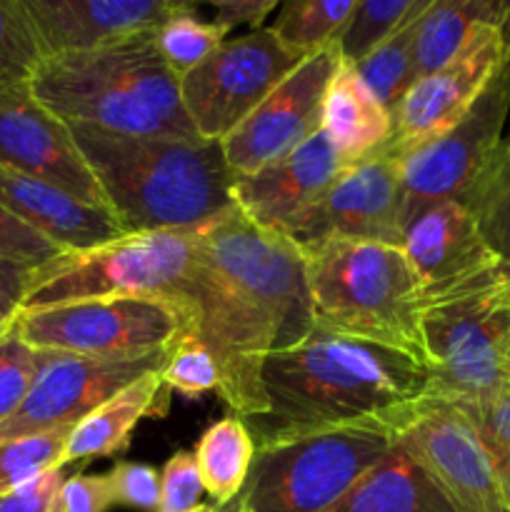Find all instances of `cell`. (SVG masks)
Here are the masks:
<instances>
[{"mask_svg": "<svg viewBox=\"0 0 510 512\" xmlns=\"http://www.w3.org/2000/svg\"><path fill=\"white\" fill-rule=\"evenodd\" d=\"M108 475L113 503L120 508L158 512L160 508V473L153 465L118 463Z\"/></svg>", "mask_w": 510, "mask_h": 512, "instance_id": "38", "label": "cell"}, {"mask_svg": "<svg viewBox=\"0 0 510 512\" xmlns=\"http://www.w3.org/2000/svg\"><path fill=\"white\" fill-rule=\"evenodd\" d=\"M278 8V0H218V3H213V23L220 25L228 35L230 30L240 28V25H250V30H260L265 18Z\"/></svg>", "mask_w": 510, "mask_h": 512, "instance_id": "42", "label": "cell"}, {"mask_svg": "<svg viewBox=\"0 0 510 512\" xmlns=\"http://www.w3.org/2000/svg\"><path fill=\"white\" fill-rule=\"evenodd\" d=\"M225 40H228V33L220 25L198 18L193 5L183 8L173 18L165 20L158 30H153L155 50L178 78L203 65Z\"/></svg>", "mask_w": 510, "mask_h": 512, "instance_id": "30", "label": "cell"}, {"mask_svg": "<svg viewBox=\"0 0 510 512\" xmlns=\"http://www.w3.org/2000/svg\"><path fill=\"white\" fill-rule=\"evenodd\" d=\"M338 63V45L303 58L243 123L220 140L225 163L235 178L268 168L318 133L325 90Z\"/></svg>", "mask_w": 510, "mask_h": 512, "instance_id": "16", "label": "cell"}, {"mask_svg": "<svg viewBox=\"0 0 510 512\" xmlns=\"http://www.w3.org/2000/svg\"><path fill=\"white\" fill-rule=\"evenodd\" d=\"M58 255H63L58 245H53L48 238L35 233L30 225H25L23 220L15 218L10 210L0 205V260L40 268V265L50 263Z\"/></svg>", "mask_w": 510, "mask_h": 512, "instance_id": "39", "label": "cell"}, {"mask_svg": "<svg viewBox=\"0 0 510 512\" xmlns=\"http://www.w3.org/2000/svg\"><path fill=\"white\" fill-rule=\"evenodd\" d=\"M0 165L110 210L70 125L35 98L30 83L0 88Z\"/></svg>", "mask_w": 510, "mask_h": 512, "instance_id": "17", "label": "cell"}, {"mask_svg": "<svg viewBox=\"0 0 510 512\" xmlns=\"http://www.w3.org/2000/svg\"><path fill=\"white\" fill-rule=\"evenodd\" d=\"M403 178L400 158L388 148L355 165H345L323 198L280 233L298 248L330 238L403 243Z\"/></svg>", "mask_w": 510, "mask_h": 512, "instance_id": "13", "label": "cell"}, {"mask_svg": "<svg viewBox=\"0 0 510 512\" xmlns=\"http://www.w3.org/2000/svg\"><path fill=\"white\" fill-rule=\"evenodd\" d=\"M63 478V468L40 475L38 480L20 488L18 493L0 500V512H48L50 500H53L55 490L63 483Z\"/></svg>", "mask_w": 510, "mask_h": 512, "instance_id": "43", "label": "cell"}, {"mask_svg": "<svg viewBox=\"0 0 510 512\" xmlns=\"http://www.w3.org/2000/svg\"><path fill=\"white\" fill-rule=\"evenodd\" d=\"M358 0H290L278 8L270 33L298 55L338 45Z\"/></svg>", "mask_w": 510, "mask_h": 512, "instance_id": "28", "label": "cell"}, {"mask_svg": "<svg viewBox=\"0 0 510 512\" xmlns=\"http://www.w3.org/2000/svg\"><path fill=\"white\" fill-rule=\"evenodd\" d=\"M70 130L125 233H193L235 208V175L218 140Z\"/></svg>", "mask_w": 510, "mask_h": 512, "instance_id": "2", "label": "cell"}, {"mask_svg": "<svg viewBox=\"0 0 510 512\" xmlns=\"http://www.w3.org/2000/svg\"><path fill=\"white\" fill-rule=\"evenodd\" d=\"M163 390L183 395V398H200L205 393H218L220 368L203 340L188 333L170 350L168 360L160 368Z\"/></svg>", "mask_w": 510, "mask_h": 512, "instance_id": "35", "label": "cell"}, {"mask_svg": "<svg viewBox=\"0 0 510 512\" xmlns=\"http://www.w3.org/2000/svg\"><path fill=\"white\" fill-rule=\"evenodd\" d=\"M505 512H508V510H505Z\"/></svg>", "mask_w": 510, "mask_h": 512, "instance_id": "45", "label": "cell"}, {"mask_svg": "<svg viewBox=\"0 0 510 512\" xmlns=\"http://www.w3.org/2000/svg\"><path fill=\"white\" fill-rule=\"evenodd\" d=\"M460 203L473 213L485 243L510 270V135Z\"/></svg>", "mask_w": 510, "mask_h": 512, "instance_id": "29", "label": "cell"}, {"mask_svg": "<svg viewBox=\"0 0 510 512\" xmlns=\"http://www.w3.org/2000/svg\"><path fill=\"white\" fill-rule=\"evenodd\" d=\"M325 512H458L438 485L393 445L343 498Z\"/></svg>", "mask_w": 510, "mask_h": 512, "instance_id": "24", "label": "cell"}, {"mask_svg": "<svg viewBox=\"0 0 510 512\" xmlns=\"http://www.w3.org/2000/svg\"><path fill=\"white\" fill-rule=\"evenodd\" d=\"M45 48L25 0H0V88L30 83Z\"/></svg>", "mask_w": 510, "mask_h": 512, "instance_id": "32", "label": "cell"}, {"mask_svg": "<svg viewBox=\"0 0 510 512\" xmlns=\"http://www.w3.org/2000/svg\"><path fill=\"white\" fill-rule=\"evenodd\" d=\"M0 205L58 245L63 253L98 248L123 238L125 228L110 210L95 208L43 180L0 165Z\"/></svg>", "mask_w": 510, "mask_h": 512, "instance_id": "21", "label": "cell"}, {"mask_svg": "<svg viewBox=\"0 0 510 512\" xmlns=\"http://www.w3.org/2000/svg\"><path fill=\"white\" fill-rule=\"evenodd\" d=\"M415 3L418 0H358L338 40L340 60L348 65L360 63L403 23Z\"/></svg>", "mask_w": 510, "mask_h": 512, "instance_id": "33", "label": "cell"}, {"mask_svg": "<svg viewBox=\"0 0 510 512\" xmlns=\"http://www.w3.org/2000/svg\"><path fill=\"white\" fill-rule=\"evenodd\" d=\"M430 395L473 403L510 388V278L423 300Z\"/></svg>", "mask_w": 510, "mask_h": 512, "instance_id": "7", "label": "cell"}, {"mask_svg": "<svg viewBox=\"0 0 510 512\" xmlns=\"http://www.w3.org/2000/svg\"><path fill=\"white\" fill-rule=\"evenodd\" d=\"M510 55V20L483 25L468 45L435 73L415 80L393 113L388 153L410 150L448 133L483 95Z\"/></svg>", "mask_w": 510, "mask_h": 512, "instance_id": "15", "label": "cell"}, {"mask_svg": "<svg viewBox=\"0 0 510 512\" xmlns=\"http://www.w3.org/2000/svg\"><path fill=\"white\" fill-rule=\"evenodd\" d=\"M38 363L40 353L15 328L0 338V425L8 423L25 403L38 375Z\"/></svg>", "mask_w": 510, "mask_h": 512, "instance_id": "36", "label": "cell"}, {"mask_svg": "<svg viewBox=\"0 0 510 512\" xmlns=\"http://www.w3.org/2000/svg\"><path fill=\"white\" fill-rule=\"evenodd\" d=\"M505 20L503 0H430L415 28V80L448 65L483 25Z\"/></svg>", "mask_w": 510, "mask_h": 512, "instance_id": "25", "label": "cell"}, {"mask_svg": "<svg viewBox=\"0 0 510 512\" xmlns=\"http://www.w3.org/2000/svg\"><path fill=\"white\" fill-rule=\"evenodd\" d=\"M188 5L178 0H25L45 58L148 35Z\"/></svg>", "mask_w": 510, "mask_h": 512, "instance_id": "19", "label": "cell"}, {"mask_svg": "<svg viewBox=\"0 0 510 512\" xmlns=\"http://www.w3.org/2000/svg\"><path fill=\"white\" fill-rule=\"evenodd\" d=\"M170 350L145 358H88L38 350L40 363L33 388L18 413L0 425V440L75 428L115 393L163 368Z\"/></svg>", "mask_w": 510, "mask_h": 512, "instance_id": "14", "label": "cell"}, {"mask_svg": "<svg viewBox=\"0 0 510 512\" xmlns=\"http://www.w3.org/2000/svg\"><path fill=\"white\" fill-rule=\"evenodd\" d=\"M300 250L315 325L423 360V288L400 245L330 238Z\"/></svg>", "mask_w": 510, "mask_h": 512, "instance_id": "4", "label": "cell"}, {"mask_svg": "<svg viewBox=\"0 0 510 512\" xmlns=\"http://www.w3.org/2000/svg\"><path fill=\"white\" fill-rule=\"evenodd\" d=\"M345 163L323 130L303 145L253 175L235 178V208L260 228L280 233L290 220L303 215L323 198Z\"/></svg>", "mask_w": 510, "mask_h": 512, "instance_id": "20", "label": "cell"}, {"mask_svg": "<svg viewBox=\"0 0 510 512\" xmlns=\"http://www.w3.org/2000/svg\"><path fill=\"white\" fill-rule=\"evenodd\" d=\"M268 413L248 420L255 443L278 435L383 423L398 433L430 395L423 360L390 345L315 325L263 368Z\"/></svg>", "mask_w": 510, "mask_h": 512, "instance_id": "1", "label": "cell"}, {"mask_svg": "<svg viewBox=\"0 0 510 512\" xmlns=\"http://www.w3.org/2000/svg\"><path fill=\"white\" fill-rule=\"evenodd\" d=\"M33 275L35 265L0 260V338L15 328V320L23 313Z\"/></svg>", "mask_w": 510, "mask_h": 512, "instance_id": "41", "label": "cell"}, {"mask_svg": "<svg viewBox=\"0 0 510 512\" xmlns=\"http://www.w3.org/2000/svg\"><path fill=\"white\" fill-rule=\"evenodd\" d=\"M15 330L40 353L145 358L193 333L183 308L163 298H103L23 310Z\"/></svg>", "mask_w": 510, "mask_h": 512, "instance_id": "9", "label": "cell"}, {"mask_svg": "<svg viewBox=\"0 0 510 512\" xmlns=\"http://www.w3.org/2000/svg\"><path fill=\"white\" fill-rule=\"evenodd\" d=\"M393 445L395 430L383 423L260 440L248 483L228 512H325Z\"/></svg>", "mask_w": 510, "mask_h": 512, "instance_id": "5", "label": "cell"}, {"mask_svg": "<svg viewBox=\"0 0 510 512\" xmlns=\"http://www.w3.org/2000/svg\"><path fill=\"white\" fill-rule=\"evenodd\" d=\"M400 248L418 275L423 300L510 278L508 265L485 243L473 213L458 200L410 218Z\"/></svg>", "mask_w": 510, "mask_h": 512, "instance_id": "18", "label": "cell"}, {"mask_svg": "<svg viewBox=\"0 0 510 512\" xmlns=\"http://www.w3.org/2000/svg\"><path fill=\"white\" fill-rule=\"evenodd\" d=\"M395 445L458 512H505L488 450L458 403L428 395L395 433Z\"/></svg>", "mask_w": 510, "mask_h": 512, "instance_id": "12", "label": "cell"}, {"mask_svg": "<svg viewBox=\"0 0 510 512\" xmlns=\"http://www.w3.org/2000/svg\"><path fill=\"white\" fill-rule=\"evenodd\" d=\"M193 263V233H128L35 268L23 310L103 298H163L188 313Z\"/></svg>", "mask_w": 510, "mask_h": 512, "instance_id": "6", "label": "cell"}, {"mask_svg": "<svg viewBox=\"0 0 510 512\" xmlns=\"http://www.w3.org/2000/svg\"><path fill=\"white\" fill-rule=\"evenodd\" d=\"M193 455L215 508H230L243 493L255 460V440L248 425L235 415L218 420L200 435Z\"/></svg>", "mask_w": 510, "mask_h": 512, "instance_id": "26", "label": "cell"}, {"mask_svg": "<svg viewBox=\"0 0 510 512\" xmlns=\"http://www.w3.org/2000/svg\"><path fill=\"white\" fill-rule=\"evenodd\" d=\"M205 488L200 480L195 455L178 450L160 470V508L158 512H193L200 505Z\"/></svg>", "mask_w": 510, "mask_h": 512, "instance_id": "37", "label": "cell"}, {"mask_svg": "<svg viewBox=\"0 0 510 512\" xmlns=\"http://www.w3.org/2000/svg\"><path fill=\"white\" fill-rule=\"evenodd\" d=\"M195 248L243 295L275 335V350L293 348L315 328L303 250L283 233L260 228L238 208L193 230ZM273 350V353H275Z\"/></svg>", "mask_w": 510, "mask_h": 512, "instance_id": "8", "label": "cell"}, {"mask_svg": "<svg viewBox=\"0 0 510 512\" xmlns=\"http://www.w3.org/2000/svg\"><path fill=\"white\" fill-rule=\"evenodd\" d=\"M320 130L345 165H355L388 148L393 115L365 88L353 65L340 60L323 98Z\"/></svg>", "mask_w": 510, "mask_h": 512, "instance_id": "22", "label": "cell"}, {"mask_svg": "<svg viewBox=\"0 0 510 512\" xmlns=\"http://www.w3.org/2000/svg\"><path fill=\"white\" fill-rule=\"evenodd\" d=\"M193 512H225V510L215 508V505H203V503H200V505H198V508H195Z\"/></svg>", "mask_w": 510, "mask_h": 512, "instance_id": "44", "label": "cell"}, {"mask_svg": "<svg viewBox=\"0 0 510 512\" xmlns=\"http://www.w3.org/2000/svg\"><path fill=\"white\" fill-rule=\"evenodd\" d=\"M458 405L478 428L480 440L488 450L490 465H493L503 508L510 512V388L498 395H490V398Z\"/></svg>", "mask_w": 510, "mask_h": 512, "instance_id": "34", "label": "cell"}, {"mask_svg": "<svg viewBox=\"0 0 510 512\" xmlns=\"http://www.w3.org/2000/svg\"><path fill=\"white\" fill-rule=\"evenodd\" d=\"M308 55L285 48L270 28L228 38L203 65L180 78L185 113L203 140H223Z\"/></svg>", "mask_w": 510, "mask_h": 512, "instance_id": "10", "label": "cell"}, {"mask_svg": "<svg viewBox=\"0 0 510 512\" xmlns=\"http://www.w3.org/2000/svg\"><path fill=\"white\" fill-rule=\"evenodd\" d=\"M428 3L430 0H418L415 8L405 15L403 23L373 53L353 65L365 88L390 115L395 113L400 100L415 83V28H418V20Z\"/></svg>", "mask_w": 510, "mask_h": 512, "instance_id": "27", "label": "cell"}, {"mask_svg": "<svg viewBox=\"0 0 510 512\" xmlns=\"http://www.w3.org/2000/svg\"><path fill=\"white\" fill-rule=\"evenodd\" d=\"M108 475H70L55 490L48 512H108L113 508Z\"/></svg>", "mask_w": 510, "mask_h": 512, "instance_id": "40", "label": "cell"}, {"mask_svg": "<svg viewBox=\"0 0 510 512\" xmlns=\"http://www.w3.org/2000/svg\"><path fill=\"white\" fill-rule=\"evenodd\" d=\"M30 90L68 125L130 138H200L185 113L180 78L155 50L153 33L48 55Z\"/></svg>", "mask_w": 510, "mask_h": 512, "instance_id": "3", "label": "cell"}, {"mask_svg": "<svg viewBox=\"0 0 510 512\" xmlns=\"http://www.w3.org/2000/svg\"><path fill=\"white\" fill-rule=\"evenodd\" d=\"M163 380L160 370L143 375L130 383L113 398L85 415L68 435L63 453V468L70 463H85V460L108 458V455L123 453L130 445V435L138 423L148 415L158 413L163 403Z\"/></svg>", "mask_w": 510, "mask_h": 512, "instance_id": "23", "label": "cell"}, {"mask_svg": "<svg viewBox=\"0 0 510 512\" xmlns=\"http://www.w3.org/2000/svg\"><path fill=\"white\" fill-rule=\"evenodd\" d=\"M70 430L73 428L0 440V500L18 493L40 475L63 468V453Z\"/></svg>", "mask_w": 510, "mask_h": 512, "instance_id": "31", "label": "cell"}, {"mask_svg": "<svg viewBox=\"0 0 510 512\" xmlns=\"http://www.w3.org/2000/svg\"><path fill=\"white\" fill-rule=\"evenodd\" d=\"M508 113L510 55L458 125L400 158L405 223L425 208L468 195L505 140Z\"/></svg>", "mask_w": 510, "mask_h": 512, "instance_id": "11", "label": "cell"}]
</instances>
